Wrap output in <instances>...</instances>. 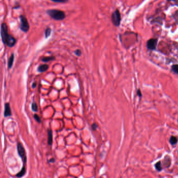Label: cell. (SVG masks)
<instances>
[{
  "label": "cell",
  "instance_id": "cell-18",
  "mask_svg": "<svg viewBox=\"0 0 178 178\" xmlns=\"http://www.w3.org/2000/svg\"><path fill=\"white\" fill-rule=\"evenodd\" d=\"M172 71L176 74H178V64H174L171 66Z\"/></svg>",
  "mask_w": 178,
  "mask_h": 178
},
{
  "label": "cell",
  "instance_id": "cell-11",
  "mask_svg": "<svg viewBox=\"0 0 178 178\" xmlns=\"http://www.w3.org/2000/svg\"><path fill=\"white\" fill-rule=\"evenodd\" d=\"M49 65L47 64H42L39 66V67H38V71L40 73H42V72H44L47 71L48 69H49Z\"/></svg>",
  "mask_w": 178,
  "mask_h": 178
},
{
  "label": "cell",
  "instance_id": "cell-2",
  "mask_svg": "<svg viewBox=\"0 0 178 178\" xmlns=\"http://www.w3.org/2000/svg\"><path fill=\"white\" fill-rule=\"evenodd\" d=\"M17 149L18 155L20 156V157L22 158L23 161V165H26V164L27 162V156H26V153L25 148L23 145V144L18 142L17 145Z\"/></svg>",
  "mask_w": 178,
  "mask_h": 178
},
{
  "label": "cell",
  "instance_id": "cell-13",
  "mask_svg": "<svg viewBox=\"0 0 178 178\" xmlns=\"http://www.w3.org/2000/svg\"><path fill=\"white\" fill-rule=\"evenodd\" d=\"M26 172V165H23L21 170L16 174V176L18 177H21L23 176Z\"/></svg>",
  "mask_w": 178,
  "mask_h": 178
},
{
  "label": "cell",
  "instance_id": "cell-20",
  "mask_svg": "<svg viewBox=\"0 0 178 178\" xmlns=\"http://www.w3.org/2000/svg\"><path fill=\"white\" fill-rule=\"evenodd\" d=\"M51 1L55 3H65L68 2L69 0H51Z\"/></svg>",
  "mask_w": 178,
  "mask_h": 178
},
{
  "label": "cell",
  "instance_id": "cell-24",
  "mask_svg": "<svg viewBox=\"0 0 178 178\" xmlns=\"http://www.w3.org/2000/svg\"><path fill=\"white\" fill-rule=\"evenodd\" d=\"M136 94H137V95L139 97H142V92L141 91V90L140 89H137V90L136 91Z\"/></svg>",
  "mask_w": 178,
  "mask_h": 178
},
{
  "label": "cell",
  "instance_id": "cell-22",
  "mask_svg": "<svg viewBox=\"0 0 178 178\" xmlns=\"http://www.w3.org/2000/svg\"><path fill=\"white\" fill-rule=\"evenodd\" d=\"M74 53H75V55H76V56H80L82 55V51H81V50H80V49H77V50H76L75 51V52H74Z\"/></svg>",
  "mask_w": 178,
  "mask_h": 178
},
{
  "label": "cell",
  "instance_id": "cell-14",
  "mask_svg": "<svg viewBox=\"0 0 178 178\" xmlns=\"http://www.w3.org/2000/svg\"><path fill=\"white\" fill-rule=\"evenodd\" d=\"M55 59V57L53 56H46V57H43L42 58L41 61L43 62H48L50 61H53Z\"/></svg>",
  "mask_w": 178,
  "mask_h": 178
},
{
  "label": "cell",
  "instance_id": "cell-7",
  "mask_svg": "<svg viewBox=\"0 0 178 178\" xmlns=\"http://www.w3.org/2000/svg\"><path fill=\"white\" fill-rule=\"evenodd\" d=\"M157 44V40L156 39H151L148 41L147 47L150 50H154L156 49Z\"/></svg>",
  "mask_w": 178,
  "mask_h": 178
},
{
  "label": "cell",
  "instance_id": "cell-23",
  "mask_svg": "<svg viewBox=\"0 0 178 178\" xmlns=\"http://www.w3.org/2000/svg\"><path fill=\"white\" fill-rule=\"evenodd\" d=\"M98 127V125L96 123H93L92 125V130L94 131H96L97 130Z\"/></svg>",
  "mask_w": 178,
  "mask_h": 178
},
{
  "label": "cell",
  "instance_id": "cell-9",
  "mask_svg": "<svg viewBox=\"0 0 178 178\" xmlns=\"http://www.w3.org/2000/svg\"><path fill=\"white\" fill-rule=\"evenodd\" d=\"M162 164L163 166H164L165 167V168H169L171 164V159L170 156H169L168 155H166L165 157V158L163 160L162 162Z\"/></svg>",
  "mask_w": 178,
  "mask_h": 178
},
{
  "label": "cell",
  "instance_id": "cell-8",
  "mask_svg": "<svg viewBox=\"0 0 178 178\" xmlns=\"http://www.w3.org/2000/svg\"><path fill=\"white\" fill-rule=\"evenodd\" d=\"M5 109H4V115L5 117H7V116H10L12 115L11 107H10V105L9 103L6 102L5 103Z\"/></svg>",
  "mask_w": 178,
  "mask_h": 178
},
{
  "label": "cell",
  "instance_id": "cell-3",
  "mask_svg": "<svg viewBox=\"0 0 178 178\" xmlns=\"http://www.w3.org/2000/svg\"><path fill=\"white\" fill-rule=\"evenodd\" d=\"M19 18L21 21V24H20L21 30L24 33H26L29 31V28H30V26H29V24L28 23L27 19L25 16L22 15L19 16Z\"/></svg>",
  "mask_w": 178,
  "mask_h": 178
},
{
  "label": "cell",
  "instance_id": "cell-19",
  "mask_svg": "<svg viewBox=\"0 0 178 178\" xmlns=\"http://www.w3.org/2000/svg\"><path fill=\"white\" fill-rule=\"evenodd\" d=\"M32 110L35 111V112H37L38 110V106L37 105V103L36 102H33L32 105Z\"/></svg>",
  "mask_w": 178,
  "mask_h": 178
},
{
  "label": "cell",
  "instance_id": "cell-4",
  "mask_svg": "<svg viewBox=\"0 0 178 178\" xmlns=\"http://www.w3.org/2000/svg\"><path fill=\"white\" fill-rule=\"evenodd\" d=\"M121 14L118 10L116 9L111 15V21L113 24L116 27L119 26L121 22Z\"/></svg>",
  "mask_w": 178,
  "mask_h": 178
},
{
  "label": "cell",
  "instance_id": "cell-10",
  "mask_svg": "<svg viewBox=\"0 0 178 178\" xmlns=\"http://www.w3.org/2000/svg\"><path fill=\"white\" fill-rule=\"evenodd\" d=\"M48 143L50 146H51L53 143V133L51 128L48 130Z\"/></svg>",
  "mask_w": 178,
  "mask_h": 178
},
{
  "label": "cell",
  "instance_id": "cell-21",
  "mask_svg": "<svg viewBox=\"0 0 178 178\" xmlns=\"http://www.w3.org/2000/svg\"><path fill=\"white\" fill-rule=\"evenodd\" d=\"M34 117L35 119L36 120V121L39 123H40L41 122V118L37 114H35L34 115Z\"/></svg>",
  "mask_w": 178,
  "mask_h": 178
},
{
  "label": "cell",
  "instance_id": "cell-1",
  "mask_svg": "<svg viewBox=\"0 0 178 178\" xmlns=\"http://www.w3.org/2000/svg\"><path fill=\"white\" fill-rule=\"evenodd\" d=\"M47 14L55 21H63L66 17L64 11L57 9H50L47 11Z\"/></svg>",
  "mask_w": 178,
  "mask_h": 178
},
{
  "label": "cell",
  "instance_id": "cell-5",
  "mask_svg": "<svg viewBox=\"0 0 178 178\" xmlns=\"http://www.w3.org/2000/svg\"><path fill=\"white\" fill-rule=\"evenodd\" d=\"M1 36L2 42L4 44L5 43V41L6 39L9 36V34L8 33V27L6 23H3L1 25Z\"/></svg>",
  "mask_w": 178,
  "mask_h": 178
},
{
  "label": "cell",
  "instance_id": "cell-6",
  "mask_svg": "<svg viewBox=\"0 0 178 178\" xmlns=\"http://www.w3.org/2000/svg\"><path fill=\"white\" fill-rule=\"evenodd\" d=\"M16 43V39L12 35L9 34L8 37L6 40L5 44H6L8 47L12 48L15 45Z\"/></svg>",
  "mask_w": 178,
  "mask_h": 178
},
{
  "label": "cell",
  "instance_id": "cell-26",
  "mask_svg": "<svg viewBox=\"0 0 178 178\" xmlns=\"http://www.w3.org/2000/svg\"><path fill=\"white\" fill-rule=\"evenodd\" d=\"M36 86H37V83H35V82H34V83L32 84V87H33V88H35L36 87Z\"/></svg>",
  "mask_w": 178,
  "mask_h": 178
},
{
  "label": "cell",
  "instance_id": "cell-17",
  "mask_svg": "<svg viewBox=\"0 0 178 178\" xmlns=\"http://www.w3.org/2000/svg\"><path fill=\"white\" fill-rule=\"evenodd\" d=\"M51 34V29L50 27H47L45 32H44V35H45V38L47 39L48 38H49Z\"/></svg>",
  "mask_w": 178,
  "mask_h": 178
},
{
  "label": "cell",
  "instance_id": "cell-16",
  "mask_svg": "<svg viewBox=\"0 0 178 178\" xmlns=\"http://www.w3.org/2000/svg\"><path fill=\"white\" fill-rule=\"evenodd\" d=\"M169 143L172 145H174L177 143V138L174 136H171L169 139Z\"/></svg>",
  "mask_w": 178,
  "mask_h": 178
},
{
  "label": "cell",
  "instance_id": "cell-25",
  "mask_svg": "<svg viewBox=\"0 0 178 178\" xmlns=\"http://www.w3.org/2000/svg\"><path fill=\"white\" fill-rule=\"evenodd\" d=\"M49 162H50V163H53V162H54V161H55V159H54V158H51V159H50L49 160Z\"/></svg>",
  "mask_w": 178,
  "mask_h": 178
},
{
  "label": "cell",
  "instance_id": "cell-28",
  "mask_svg": "<svg viewBox=\"0 0 178 178\" xmlns=\"http://www.w3.org/2000/svg\"><path fill=\"white\" fill-rule=\"evenodd\" d=\"M177 122H178V120H177Z\"/></svg>",
  "mask_w": 178,
  "mask_h": 178
},
{
  "label": "cell",
  "instance_id": "cell-12",
  "mask_svg": "<svg viewBox=\"0 0 178 178\" xmlns=\"http://www.w3.org/2000/svg\"><path fill=\"white\" fill-rule=\"evenodd\" d=\"M14 61V53H12L10 57L8 58V68L9 69H11L13 65V63Z\"/></svg>",
  "mask_w": 178,
  "mask_h": 178
},
{
  "label": "cell",
  "instance_id": "cell-15",
  "mask_svg": "<svg viewBox=\"0 0 178 178\" xmlns=\"http://www.w3.org/2000/svg\"><path fill=\"white\" fill-rule=\"evenodd\" d=\"M155 168L156 169V170L158 171V172H160L162 171V165H161V161H159L158 162H156V164H155Z\"/></svg>",
  "mask_w": 178,
  "mask_h": 178
},
{
  "label": "cell",
  "instance_id": "cell-27",
  "mask_svg": "<svg viewBox=\"0 0 178 178\" xmlns=\"http://www.w3.org/2000/svg\"><path fill=\"white\" fill-rule=\"evenodd\" d=\"M168 1H172V0H168ZM173 1H174V0H173Z\"/></svg>",
  "mask_w": 178,
  "mask_h": 178
}]
</instances>
